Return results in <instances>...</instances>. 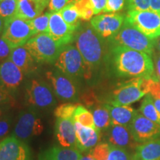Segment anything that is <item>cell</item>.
I'll return each mask as SVG.
<instances>
[{"instance_id":"45","label":"cell","mask_w":160,"mask_h":160,"mask_svg":"<svg viewBox=\"0 0 160 160\" xmlns=\"http://www.w3.org/2000/svg\"><path fill=\"white\" fill-rule=\"evenodd\" d=\"M5 21L2 18L0 17V37H2V35L4 29H5Z\"/></svg>"},{"instance_id":"51","label":"cell","mask_w":160,"mask_h":160,"mask_svg":"<svg viewBox=\"0 0 160 160\" xmlns=\"http://www.w3.org/2000/svg\"><path fill=\"white\" fill-rule=\"evenodd\" d=\"M159 81H160V79H159Z\"/></svg>"},{"instance_id":"26","label":"cell","mask_w":160,"mask_h":160,"mask_svg":"<svg viewBox=\"0 0 160 160\" xmlns=\"http://www.w3.org/2000/svg\"><path fill=\"white\" fill-rule=\"evenodd\" d=\"M139 111L147 119L160 125V113L155 107L153 98L150 94H148L143 99Z\"/></svg>"},{"instance_id":"35","label":"cell","mask_w":160,"mask_h":160,"mask_svg":"<svg viewBox=\"0 0 160 160\" xmlns=\"http://www.w3.org/2000/svg\"><path fill=\"white\" fill-rule=\"evenodd\" d=\"M128 11L150 10V0H126Z\"/></svg>"},{"instance_id":"33","label":"cell","mask_w":160,"mask_h":160,"mask_svg":"<svg viewBox=\"0 0 160 160\" xmlns=\"http://www.w3.org/2000/svg\"><path fill=\"white\" fill-rule=\"evenodd\" d=\"M110 148H111L110 143H99L93 149L91 150L90 154L96 160H107L108 157Z\"/></svg>"},{"instance_id":"27","label":"cell","mask_w":160,"mask_h":160,"mask_svg":"<svg viewBox=\"0 0 160 160\" xmlns=\"http://www.w3.org/2000/svg\"><path fill=\"white\" fill-rule=\"evenodd\" d=\"M73 122H79L85 127H89L91 128H97L95 126L93 117L91 111L88 110L83 105L79 104L76 110L74 116L73 118Z\"/></svg>"},{"instance_id":"21","label":"cell","mask_w":160,"mask_h":160,"mask_svg":"<svg viewBox=\"0 0 160 160\" xmlns=\"http://www.w3.org/2000/svg\"><path fill=\"white\" fill-rule=\"evenodd\" d=\"M50 0H19L15 17L25 20H31L42 14L48 6Z\"/></svg>"},{"instance_id":"30","label":"cell","mask_w":160,"mask_h":160,"mask_svg":"<svg viewBox=\"0 0 160 160\" xmlns=\"http://www.w3.org/2000/svg\"><path fill=\"white\" fill-rule=\"evenodd\" d=\"M79 103H64L57 106L54 110V116L57 119H73Z\"/></svg>"},{"instance_id":"22","label":"cell","mask_w":160,"mask_h":160,"mask_svg":"<svg viewBox=\"0 0 160 160\" xmlns=\"http://www.w3.org/2000/svg\"><path fill=\"white\" fill-rule=\"evenodd\" d=\"M110 112L111 125H122L129 127L133 118L137 114L136 111L130 105H113L106 104Z\"/></svg>"},{"instance_id":"50","label":"cell","mask_w":160,"mask_h":160,"mask_svg":"<svg viewBox=\"0 0 160 160\" xmlns=\"http://www.w3.org/2000/svg\"><path fill=\"white\" fill-rule=\"evenodd\" d=\"M156 46L157 47L159 52L160 53V37L157 38V39L156 40Z\"/></svg>"},{"instance_id":"47","label":"cell","mask_w":160,"mask_h":160,"mask_svg":"<svg viewBox=\"0 0 160 160\" xmlns=\"http://www.w3.org/2000/svg\"><path fill=\"white\" fill-rule=\"evenodd\" d=\"M153 103H154L155 107L157 108V109L159 111V112L160 113V99H153Z\"/></svg>"},{"instance_id":"41","label":"cell","mask_w":160,"mask_h":160,"mask_svg":"<svg viewBox=\"0 0 160 160\" xmlns=\"http://www.w3.org/2000/svg\"><path fill=\"white\" fill-rule=\"evenodd\" d=\"M107 1L108 0H90L94 15L99 14L104 11L107 5Z\"/></svg>"},{"instance_id":"17","label":"cell","mask_w":160,"mask_h":160,"mask_svg":"<svg viewBox=\"0 0 160 160\" xmlns=\"http://www.w3.org/2000/svg\"><path fill=\"white\" fill-rule=\"evenodd\" d=\"M54 132L55 137L62 147L77 149V136L73 119H57Z\"/></svg>"},{"instance_id":"44","label":"cell","mask_w":160,"mask_h":160,"mask_svg":"<svg viewBox=\"0 0 160 160\" xmlns=\"http://www.w3.org/2000/svg\"><path fill=\"white\" fill-rule=\"evenodd\" d=\"M150 10L160 15V0H150Z\"/></svg>"},{"instance_id":"15","label":"cell","mask_w":160,"mask_h":160,"mask_svg":"<svg viewBox=\"0 0 160 160\" xmlns=\"http://www.w3.org/2000/svg\"><path fill=\"white\" fill-rule=\"evenodd\" d=\"M125 17L119 13H108L93 17L90 24L103 38H111L117 34L122 26Z\"/></svg>"},{"instance_id":"6","label":"cell","mask_w":160,"mask_h":160,"mask_svg":"<svg viewBox=\"0 0 160 160\" xmlns=\"http://www.w3.org/2000/svg\"><path fill=\"white\" fill-rule=\"evenodd\" d=\"M56 68L79 84L84 78L85 64L79 50L72 44L65 45L54 62Z\"/></svg>"},{"instance_id":"19","label":"cell","mask_w":160,"mask_h":160,"mask_svg":"<svg viewBox=\"0 0 160 160\" xmlns=\"http://www.w3.org/2000/svg\"><path fill=\"white\" fill-rule=\"evenodd\" d=\"M75 131L77 136V149L81 152L91 151L99 143L101 131L97 128L85 127L75 122Z\"/></svg>"},{"instance_id":"39","label":"cell","mask_w":160,"mask_h":160,"mask_svg":"<svg viewBox=\"0 0 160 160\" xmlns=\"http://www.w3.org/2000/svg\"><path fill=\"white\" fill-rule=\"evenodd\" d=\"M12 50L13 48L7 43V42L0 37V63L9 59Z\"/></svg>"},{"instance_id":"48","label":"cell","mask_w":160,"mask_h":160,"mask_svg":"<svg viewBox=\"0 0 160 160\" xmlns=\"http://www.w3.org/2000/svg\"><path fill=\"white\" fill-rule=\"evenodd\" d=\"M7 110L6 105H0V117L4 114V112Z\"/></svg>"},{"instance_id":"12","label":"cell","mask_w":160,"mask_h":160,"mask_svg":"<svg viewBox=\"0 0 160 160\" xmlns=\"http://www.w3.org/2000/svg\"><path fill=\"white\" fill-rule=\"evenodd\" d=\"M129 128L136 142L139 145L160 138V125L147 119L140 113H137L133 118Z\"/></svg>"},{"instance_id":"46","label":"cell","mask_w":160,"mask_h":160,"mask_svg":"<svg viewBox=\"0 0 160 160\" xmlns=\"http://www.w3.org/2000/svg\"><path fill=\"white\" fill-rule=\"evenodd\" d=\"M79 160H96V159L89 153V154L88 155L82 156V157L80 158Z\"/></svg>"},{"instance_id":"3","label":"cell","mask_w":160,"mask_h":160,"mask_svg":"<svg viewBox=\"0 0 160 160\" xmlns=\"http://www.w3.org/2000/svg\"><path fill=\"white\" fill-rule=\"evenodd\" d=\"M113 45H119L134 51L144 52L153 55L156 47V40L151 39L132 26L127 21H124L121 29L117 34L110 38Z\"/></svg>"},{"instance_id":"37","label":"cell","mask_w":160,"mask_h":160,"mask_svg":"<svg viewBox=\"0 0 160 160\" xmlns=\"http://www.w3.org/2000/svg\"><path fill=\"white\" fill-rule=\"evenodd\" d=\"M12 124V117L9 114H3L0 117V138L8 133Z\"/></svg>"},{"instance_id":"18","label":"cell","mask_w":160,"mask_h":160,"mask_svg":"<svg viewBox=\"0 0 160 160\" xmlns=\"http://www.w3.org/2000/svg\"><path fill=\"white\" fill-rule=\"evenodd\" d=\"M108 139L110 144L124 149H137L139 145L127 126L111 125L108 130Z\"/></svg>"},{"instance_id":"16","label":"cell","mask_w":160,"mask_h":160,"mask_svg":"<svg viewBox=\"0 0 160 160\" xmlns=\"http://www.w3.org/2000/svg\"><path fill=\"white\" fill-rule=\"evenodd\" d=\"M31 151L25 142L11 136L0 143V160H30Z\"/></svg>"},{"instance_id":"25","label":"cell","mask_w":160,"mask_h":160,"mask_svg":"<svg viewBox=\"0 0 160 160\" xmlns=\"http://www.w3.org/2000/svg\"><path fill=\"white\" fill-rule=\"evenodd\" d=\"M136 150L141 160H160V139L141 144Z\"/></svg>"},{"instance_id":"1","label":"cell","mask_w":160,"mask_h":160,"mask_svg":"<svg viewBox=\"0 0 160 160\" xmlns=\"http://www.w3.org/2000/svg\"><path fill=\"white\" fill-rule=\"evenodd\" d=\"M112 56L115 71L119 77L158 79L153 60L147 53L113 45Z\"/></svg>"},{"instance_id":"20","label":"cell","mask_w":160,"mask_h":160,"mask_svg":"<svg viewBox=\"0 0 160 160\" xmlns=\"http://www.w3.org/2000/svg\"><path fill=\"white\" fill-rule=\"evenodd\" d=\"M9 59L11 60L25 75H30L37 71V63L25 45L13 48Z\"/></svg>"},{"instance_id":"2","label":"cell","mask_w":160,"mask_h":160,"mask_svg":"<svg viewBox=\"0 0 160 160\" xmlns=\"http://www.w3.org/2000/svg\"><path fill=\"white\" fill-rule=\"evenodd\" d=\"M74 42L85 64L84 78L91 79L93 72L99 69L105 59L104 38L92 28L91 24L85 23L78 28Z\"/></svg>"},{"instance_id":"40","label":"cell","mask_w":160,"mask_h":160,"mask_svg":"<svg viewBox=\"0 0 160 160\" xmlns=\"http://www.w3.org/2000/svg\"><path fill=\"white\" fill-rule=\"evenodd\" d=\"M72 0H50L48 7L51 13H57L64 8Z\"/></svg>"},{"instance_id":"31","label":"cell","mask_w":160,"mask_h":160,"mask_svg":"<svg viewBox=\"0 0 160 160\" xmlns=\"http://www.w3.org/2000/svg\"><path fill=\"white\" fill-rule=\"evenodd\" d=\"M50 16L51 12H47L31 20V24L34 30L36 35L41 33H48Z\"/></svg>"},{"instance_id":"49","label":"cell","mask_w":160,"mask_h":160,"mask_svg":"<svg viewBox=\"0 0 160 160\" xmlns=\"http://www.w3.org/2000/svg\"><path fill=\"white\" fill-rule=\"evenodd\" d=\"M130 160H141V159H140L139 156L137 155V153H136L133 156H132L131 158H130Z\"/></svg>"},{"instance_id":"24","label":"cell","mask_w":160,"mask_h":160,"mask_svg":"<svg viewBox=\"0 0 160 160\" xmlns=\"http://www.w3.org/2000/svg\"><path fill=\"white\" fill-rule=\"evenodd\" d=\"M93 114L96 128L100 131L108 130L111 125V119L110 112L106 104L96 103L90 107Z\"/></svg>"},{"instance_id":"32","label":"cell","mask_w":160,"mask_h":160,"mask_svg":"<svg viewBox=\"0 0 160 160\" xmlns=\"http://www.w3.org/2000/svg\"><path fill=\"white\" fill-rule=\"evenodd\" d=\"M75 4L79 11L80 19L83 21H91L94 15L90 0H75Z\"/></svg>"},{"instance_id":"13","label":"cell","mask_w":160,"mask_h":160,"mask_svg":"<svg viewBox=\"0 0 160 160\" xmlns=\"http://www.w3.org/2000/svg\"><path fill=\"white\" fill-rule=\"evenodd\" d=\"M79 25L68 24L62 17L59 12L51 13L48 33L59 45L65 46L74 42L76 32Z\"/></svg>"},{"instance_id":"4","label":"cell","mask_w":160,"mask_h":160,"mask_svg":"<svg viewBox=\"0 0 160 160\" xmlns=\"http://www.w3.org/2000/svg\"><path fill=\"white\" fill-rule=\"evenodd\" d=\"M25 46L37 63H53L65 46L59 45L49 33H41L31 38Z\"/></svg>"},{"instance_id":"42","label":"cell","mask_w":160,"mask_h":160,"mask_svg":"<svg viewBox=\"0 0 160 160\" xmlns=\"http://www.w3.org/2000/svg\"><path fill=\"white\" fill-rule=\"evenodd\" d=\"M14 101V98L0 86V105H7Z\"/></svg>"},{"instance_id":"8","label":"cell","mask_w":160,"mask_h":160,"mask_svg":"<svg viewBox=\"0 0 160 160\" xmlns=\"http://www.w3.org/2000/svg\"><path fill=\"white\" fill-rule=\"evenodd\" d=\"M46 77L58 99L75 102L79 99V84L57 68L48 71Z\"/></svg>"},{"instance_id":"11","label":"cell","mask_w":160,"mask_h":160,"mask_svg":"<svg viewBox=\"0 0 160 160\" xmlns=\"http://www.w3.org/2000/svg\"><path fill=\"white\" fill-rule=\"evenodd\" d=\"M144 78H133L119 85L113 91V105H130L147 94L143 88Z\"/></svg>"},{"instance_id":"14","label":"cell","mask_w":160,"mask_h":160,"mask_svg":"<svg viewBox=\"0 0 160 160\" xmlns=\"http://www.w3.org/2000/svg\"><path fill=\"white\" fill-rule=\"evenodd\" d=\"M25 74L9 59L0 63V86L13 98L19 91Z\"/></svg>"},{"instance_id":"28","label":"cell","mask_w":160,"mask_h":160,"mask_svg":"<svg viewBox=\"0 0 160 160\" xmlns=\"http://www.w3.org/2000/svg\"><path fill=\"white\" fill-rule=\"evenodd\" d=\"M63 19L71 25H79L80 15L75 4V0H72L64 8L59 11Z\"/></svg>"},{"instance_id":"38","label":"cell","mask_w":160,"mask_h":160,"mask_svg":"<svg viewBox=\"0 0 160 160\" xmlns=\"http://www.w3.org/2000/svg\"><path fill=\"white\" fill-rule=\"evenodd\" d=\"M125 0H108L107 5L103 12L105 13H116L122 10Z\"/></svg>"},{"instance_id":"23","label":"cell","mask_w":160,"mask_h":160,"mask_svg":"<svg viewBox=\"0 0 160 160\" xmlns=\"http://www.w3.org/2000/svg\"><path fill=\"white\" fill-rule=\"evenodd\" d=\"M82 157L78 149L53 146L40 153L39 160H79Z\"/></svg>"},{"instance_id":"9","label":"cell","mask_w":160,"mask_h":160,"mask_svg":"<svg viewBox=\"0 0 160 160\" xmlns=\"http://www.w3.org/2000/svg\"><path fill=\"white\" fill-rule=\"evenodd\" d=\"M36 35L31 20L14 17L5 20V29L2 37L12 48L25 45L28 40Z\"/></svg>"},{"instance_id":"43","label":"cell","mask_w":160,"mask_h":160,"mask_svg":"<svg viewBox=\"0 0 160 160\" xmlns=\"http://www.w3.org/2000/svg\"><path fill=\"white\" fill-rule=\"evenodd\" d=\"M153 62H154V68L156 75L158 79H160V53L159 52H156L154 51L153 55Z\"/></svg>"},{"instance_id":"34","label":"cell","mask_w":160,"mask_h":160,"mask_svg":"<svg viewBox=\"0 0 160 160\" xmlns=\"http://www.w3.org/2000/svg\"><path fill=\"white\" fill-rule=\"evenodd\" d=\"M130 157L127 150L117 147L111 144L108 157L107 160H130Z\"/></svg>"},{"instance_id":"29","label":"cell","mask_w":160,"mask_h":160,"mask_svg":"<svg viewBox=\"0 0 160 160\" xmlns=\"http://www.w3.org/2000/svg\"><path fill=\"white\" fill-rule=\"evenodd\" d=\"M19 0H0V17L5 20L17 14Z\"/></svg>"},{"instance_id":"7","label":"cell","mask_w":160,"mask_h":160,"mask_svg":"<svg viewBox=\"0 0 160 160\" xmlns=\"http://www.w3.org/2000/svg\"><path fill=\"white\" fill-rule=\"evenodd\" d=\"M43 131V123L37 109L28 107L19 113L12 136L25 142L40 135Z\"/></svg>"},{"instance_id":"10","label":"cell","mask_w":160,"mask_h":160,"mask_svg":"<svg viewBox=\"0 0 160 160\" xmlns=\"http://www.w3.org/2000/svg\"><path fill=\"white\" fill-rule=\"evenodd\" d=\"M125 20L150 39L160 37V15L151 10L128 11Z\"/></svg>"},{"instance_id":"36","label":"cell","mask_w":160,"mask_h":160,"mask_svg":"<svg viewBox=\"0 0 160 160\" xmlns=\"http://www.w3.org/2000/svg\"><path fill=\"white\" fill-rule=\"evenodd\" d=\"M148 93L155 99H160V82L159 79H145Z\"/></svg>"},{"instance_id":"5","label":"cell","mask_w":160,"mask_h":160,"mask_svg":"<svg viewBox=\"0 0 160 160\" xmlns=\"http://www.w3.org/2000/svg\"><path fill=\"white\" fill-rule=\"evenodd\" d=\"M25 101L29 107L36 109L51 108L57 104L51 85L37 79H31L26 84Z\"/></svg>"}]
</instances>
